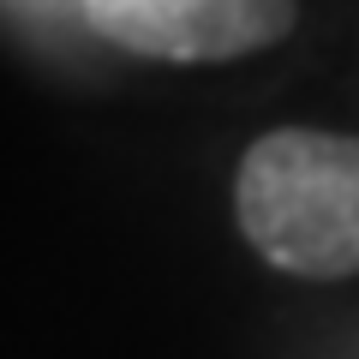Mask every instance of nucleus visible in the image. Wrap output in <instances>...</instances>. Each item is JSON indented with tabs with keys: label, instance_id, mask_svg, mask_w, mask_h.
Masks as SVG:
<instances>
[{
	"label": "nucleus",
	"instance_id": "obj_1",
	"mask_svg": "<svg viewBox=\"0 0 359 359\" xmlns=\"http://www.w3.org/2000/svg\"><path fill=\"white\" fill-rule=\"evenodd\" d=\"M233 222L282 276H359V138L323 126H276L252 138L233 174Z\"/></svg>",
	"mask_w": 359,
	"mask_h": 359
},
{
	"label": "nucleus",
	"instance_id": "obj_2",
	"mask_svg": "<svg viewBox=\"0 0 359 359\" xmlns=\"http://www.w3.org/2000/svg\"><path fill=\"white\" fill-rule=\"evenodd\" d=\"M78 18L138 60L216 66L276 48L299 25V0H78Z\"/></svg>",
	"mask_w": 359,
	"mask_h": 359
}]
</instances>
